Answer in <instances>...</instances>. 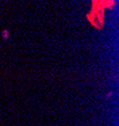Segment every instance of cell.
<instances>
[{
	"mask_svg": "<svg viewBox=\"0 0 119 126\" xmlns=\"http://www.w3.org/2000/svg\"><path fill=\"white\" fill-rule=\"evenodd\" d=\"M1 35H3L4 39H8V38H9V32H8L6 29H4V30H3V33H1Z\"/></svg>",
	"mask_w": 119,
	"mask_h": 126,
	"instance_id": "cell-1",
	"label": "cell"
}]
</instances>
